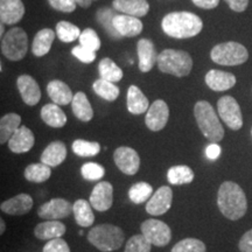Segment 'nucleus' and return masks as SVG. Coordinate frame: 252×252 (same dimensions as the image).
I'll use <instances>...</instances> for the list:
<instances>
[{
	"label": "nucleus",
	"instance_id": "obj_1",
	"mask_svg": "<svg viewBox=\"0 0 252 252\" xmlns=\"http://www.w3.org/2000/svg\"><path fill=\"white\" fill-rule=\"evenodd\" d=\"M217 206L226 219L237 220L247 214L248 200L242 187L232 181H225L219 188Z\"/></svg>",
	"mask_w": 252,
	"mask_h": 252
},
{
	"label": "nucleus",
	"instance_id": "obj_2",
	"mask_svg": "<svg viewBox=\"0 0 252 252\" xmlns=\"http://www.w3.org/2000/svg\"><path fill=\"white\" fill-rule=\"evenodd\" d=\"M161 28L168 36L175 39H188L196 36L203 28L198 15L191 12H172L161 21Z\"/></svg>",
	"mask_w": 252,
	"mask_h": 252
},
{
	"label": "nucleus",
	"instance_id": "obj_3",
	"mask_svg": "<svg viewBox=\"0 0 252 252\" xmlns=\"http://www.w3.org/2000/svg\"><path fill=\"white\" fill-rule=\"evenodd\" d=\"M194 116L197 126L208 140L219 143L224 137V130L220 124L219 116L207 100H200L194 106Z\"/></svg>",
	"mask_w": 252,
	"mask_h": 252
},
{
	"label": "nucleus",
	"instance_id": "obj_4",
	"mask_svg": "<svg viewBox=\"0 0 252 252\" xmlns=\"http://www.w3.org/2000/svg\"><path fill=\"white\" fill-rule=\"evenodd\" d=\"M89 243L102 252H112L122 248L125 234L117 225L103 223L94 226L87 236Z\"/></svg>",
	"mask_w": 252,
	"mask_h": 252
},
{
	"label": "nucleus",
	"instance_id": "obj_5",
	"mask_svg": "<svg viewBox=\"0 0 252 252\" xmlns=\"http://www.w3.org/2000/svg\"><path fill=\"white\" fill-rule=\"evenodd\" d=\"M158 67L165 74L176 77H185L190 74L193 60L187 52L165 49L158 55Z\"/></svg>",
	"mask_w": 252,
	"mask_h": 252
},
{
	"label": "nucleus",
	"instance_id": "obj_6",
	"mask_svg": "<svg viewBox=\"0 0 252 252\" xmlns=\"http://www.w3.org/2000/svg\"><path fill=\"white\" fill-rule=\"evenodd\" d=\"M28 37L23 28L13 27L1 39V53L11 61H20L27 54Z\"/></svg>",
	"mask_w": 252,
	"mask_h": 252
},
{
	"label": "nucleus",
	"instance_id": "obj_7",
	"mask_svg": "<svg viewBox=\"0 0 252 252\" xmlns=\"http://www.w3.org/2000/svg\"><path fill=\"white\" fill-rule=\"evenodd\" d=\"M210 58L220 65H238L248 61L249 53L243 45L230 41L214 47L210 53Z\"/></svg>",
	"mask_w": 252,
	"mask_h": 252
},
{
	"label": "nucleus",
	"instance_id": "obj_8",
	"mask_svg": "<svg viewBox=\"0 0 252 252\" xmlns=\"http://www.w3.org/2000/svg\"><path fill=\"white\" fill-rule=\"evenodd\" d=\"M141 234L156 247H166L172 239V230L162 220L150 219L141 223Z\"/></svg>",
	"mask_w": 252,
	"mask_h": 252
},
{
	"label": "nucleus",
	"instance_id": "obj_9",
	"mask_svg": "<svg viewBox=\"0 0 252 252\" xmlns=\"http://www.w3.org/2000/svg\"><path fill=\"white\" fill-rule=\"evenodd\" d=\"M220 117L231 130L238 131L243 126V116L237 100L231 96L220 97L217 102Z\"/></svg>",
	"mask_w": 252,
	"mask_h": 252
},
{
	"label": "nucleus",
	"instance_id": "obj_10",
	"mask_svg": "<svg viewBox=\"0 0 252 252\" xmlns=\"http://www.w3.org/2000/svg\"><path fill=\"white\" fill-rule=\"evenodd\" d=\"M72 213V204L65 198H52L37 209V216L46 220H59Z\"/></svg>",
	"mask_w": 252,
	"mask_h": 252
},
{
	"label": "nucleus",
	"instance_id": "obj_11",
	"mask_svg": "<svg viewBox=\"0 0 252 252\" xmlns=\"http://www.w3.org/2000/svg\"><path fill=\"white\" fill-rule=\"evenodd\" d=\"M113 160L119 171L126 175H135L139 171L140 158L137 151L127 146L118 147L113 153Z\"/></svg>",
	"mask_w": 252,
	"mask_h": 252
},
{
	"label": "nucleus",
	"instance_id": "obj_12",
	"mask_svg": "<svg viewBox=\"0 0 252 252\" xmlns=\"http://www.w3.org/2000/svg\"><path fill=\"white\" fill-rule=\"evenodd\" d=\"M169 118V108L167 103L162 99H158L150 105L147 110L146 117H145V124L151 131L158 132L161 131L167 125Z\"/></svg>",
	"mask_w": 252,
	"mask_h": 252
},
{
	"label": "nucleus",
	"instance_id": "obj_13",
	"mask_svg": "<svg viewBox=\"0 0 252 252\" xmlns=\"http://www.w3.org/2000/svg\"><path fill=\"white\" fill-rule=\"evenodd\" d=\"M173 201V191L168 186H162L152 195V197L147 201L146 212L150 215L160 216L163 215L171 209Z\"/></svg>",
	"mask_w": 252,
	"mask_h": 252
},
{
	"label": "nucleus",
	"instance_id": "obj_14",
	"mask_svg": "<svg viewBox=\"0 0 252 252\" xmlns=\"http://www.w3.org/2000/svg\"><path fill=\"white\" fill-rule=\"evenodd\" d=\"M89 202L97 212H106L113 204V187L108 181H100L91 191Z\"/></svg>",
	"mask_w": 252,
	"mask_h": 252
},
{
	"label": "nucleus",
	"instance_id": "obj_15",
	"mask_svg": "<svg viewBox=\"0 0 252 252\" xmlns=\"http://www.w3.org/2000/svg\"><path fill=\"white\" fill-rule=\"evenodd\" d=\"M17 87L21 98L27 105H36L41 99V90L37 82L30 75H21L17 80Z\"/></svg>",
	"mask_w": 252,
	"mask_h": 252
},
{
	"label": "nucleus",
	"instance_id": "obj_16",
	"mask_svg": "<svg viewBox=\"0 0 252 252\" xmlns=\"http://www.w3.org/2000/svg\"><path fill=\"white\" fill-rule=\"evenodd\" d=\"M113 27L121 36L133 37L139 35L143 32V23L139 18L131 17V15H115L113 18Z\"/></svg>",
	"mask_w": 252,
	"mask_h": 252
},
{
	"label": "nucleus",
	"instance_id": "obj_17",
	"mask_svg": "<svg viewBox=\"0 0 252 252\" xmlns=\"http://www.w3.org/2000/svg\"><path fill=\"white\" fill-rule=\"evenodd\" d=\"M34 143H35V138L32 130L27 126H20L15 133L12 135L11 139L8 140V149L13 153L21 154L26 153L28 151L33 149Z\"/></svg>",
	"mask_w": 252,
	"mask_h": 252
},
{
	"label": "nucleus",
	"instance_id": "obj_18",
	"mask_svg": "<svg viewBox=\"0 0 252 252\" xmlns=\"http://www.w3.org/2000/svg\"><path fill=\"white\" fill-rule=\"evenodd\" d=\"M33 208V197L30 194H18L17 196L4 201L0 206L1 212L8 215H25Z\"/></svg>",
	"mask_w": 252,
	"mask_h": 252
},
{
	"label": "nucleus",
	"instance_id": "obj_19",
	"mask_svg": "<svg viewBox=\"0 0 252 252\" xmlns=\"http://www.w3.org/2000/svg\"><path fill=\"white\" fill-rule=\"evenodd\" d=\"M25 14V6L21 0H0V20L5 25H14Z\"/></svg>",
	"mask_w": 252,
	"mask_h": 252
},
{
	"label": "nucleus",
	"instance_id": "obj_20",
	"mask_svg": "<svg viewBox=\"0 0 252 252\" xmlns=\"http://www.w3.org/2000/svg\"><path fill=\"white\" fill-rule=\"evenodd\" d=\"M138 59H139L140 71L147 72L158 63V54L153 42L150 39H141L137 43Z\"/></svg>",
	"mask_w": 252,
	"mask_h": 252
},
{
	"label": "nucleus",
	"instance_id": "obj_21",
	"mask_svg": "<svg viewBox=\"0 0 252 252\" xmlns=\"http://www.w3.org/2000/svg\"><path fill=\"white\" fill-rule=\"evenodd\" d=\"M206 83L214 91H225L236 84V77L231 72L212 69L207 72Z\"/></svg>",
	"mask_w": 252,
	"mask_h": 252
},
{
	"label": "nucleus",
	"instance_id": "obj_22",
	"mask_svg": "<svg viewBox=\"0 0 252 252\" xmlns=\"http://www.w3.org/2000/svg\"><path fill=\"white\" fill-rule=\"evenodd\" d=\"M112 6L116 11L135 18L145 17L150 11L147 0H113Z\"/></svg>",
	"mask_w": 252,
	"mask_h": 252
},
{
	"label": "nucleus",
	"instance_id": "obj_23",
	"mask_svg": "<svg viewBox=\"0 0 252 252\" xmlns=\"http://www.w3.org/2000/svg\"><path fill=\"white\" fill-rule=\"evenodd\" d=\"M67 231V228L60 220H46L39 223L34 228V236L41 241H50V239L61 238Z\"/></svg>",
	"mask_w": 252,
	"mask_h": 252
},
{
	"label": "nucleus",
	"instance_id": "obj_24",
	"mask_svg": "<svg viewBox=\"0 0 252 252\" xmlns=\"http://www.w3.org/2000/svg\"><path fill=\"white\" fill-rule=\"evenodd\" d=\"M67 158V147L62 141H53L41 154V162L49 167H58Z\"/></svg>",
	"mask_w": 252,
	"mask_h": 252
},
{
	"label": "nucleus",
	"instance_id": "obj_25",
	"mask_svg": "<svg viewBox=\"0 0 252 252\" xmlns=\"http://www.w3.org/2000/svg\"><path fill=\"white\" fill-rule=\"evenodd\" d=\"M47 93H48L52 102L58 104V105H68L74 98L70 88L64 82L60 80L50 81L47 86Z\"/></svg>",
	"mask_w": 252,
	"mask_h": 252
},
{
	"label": "nucleus",
	"instance_id": "obj_26",
	"mask_svg": "<svg viewBox=\"0 0 252 252\" xmlns=\"http://www.w3.org/2000/svg\"><path fill=\"white\" fill-rule=\"evenodd\" d=\"M126 103H127L128 112H131L132 115H141L150 109L149 99L137 86L128 88Z\"/></svg>",
	"mask_w": 252,
	"mask_h": 252
},
{
	"label": "nucleus",
	"instance_id": "obj_27",
	"mask_svg": "<svg viewBox=\"0 0 252 252\" xmlns=\"http://www.w3.org/2000/svg\"><path fill=\"white\" fill-rule=\"evenodd\" d=\"M41 118L50 127L61 128L67 124V116L62 111L60 105L55 103L46 104L41 109Z\"/></svg>",
	"mask_w": 252,
	"mask_h": 252
},
{
	"label": "nucleus",
	"instance_id": "obj_28",
	"mask_svg": "<svg viewBox=\"0 0 252 252\" xmlns=\"http://www.w3.org/2000/svg\"><path fill=\"white\" fill-rule=\"evenodd\" d=\"M54 39L55 33L50 28H43V30L39 31L36 35L34 36L33 45H32V53L37 58L48 54L53 42H54Z\"/></svg>",
	"mask_w": 252,
	"mask_h": 252
},
{
	"label": "nucleus",
	"instance_id": "obj_29",
	"mask_svg": "<svg viewBox=\"0 0 252 252\" xmlns=\"http://www.w3.org/2000/svg\"><path fill=\"white\" fill-rule=\"evenodd\" d=\"M91 203L89 201L80 198V200L75 201L72 204V214H74L75 220L80 226L83 228H89L90 225L94 224V215L91 209Z\"/></svg>",
	"mask_w": 252,
	"mask_h": 252
},
{
	"label": "nucleus",
	"instance_id": "obj_30",
	"mask_svg": "<svg viewBox=\"0 0 252 252\" xmlns=\"http://www.w3.org/2000/svg\"><path fill=\"white\" fill-rule=\"evenodd\" d=\"M71 108L75 117L82 122H90L94 118L93 106H91L87 94L82 91H78L74 94Z\"/></svg>",
	"mask_w": 252,
	"mask_h": 252
},
{
	"label": "nucleus",
	"instance_id": "obj_31",
	"mask_svg": "<svg viewBox=\"0 0 252 252\" xmlns=\"http://www.w3.org/2000/svg\"><path fill=\"white\" fill-rule=\"evenodd\" d=\"M21 117L18 113H7L0 119V144L8 143L15 131L20 127Z\"/></svg>",
	"mask_w": 252,
	"mask_h": 252
},
{
	"label": "nucleus",
	"instance_id": "obj_32",
	"mask_svg": "<svg viewBox=\"0 0 252 252\" xmlns=\"http://www.w3.org/2000/svg\"><path fill=\"white\" fill-rule=\"evenodd\" d=\"M194 172L190 167L186 165L173 166L167 172V181L171 185L182 186L193 182Z\"/></svg>",
	"mask_w": 252,
	"mask_h": 252
},
{
	"label": "nucleus",
	"instance_id": "obj_33",
	"mask_svg": "<svg viewBox=\"0 0 252 252\" xmlns=\"http://www.w3.org/2000/svg\"><path fill=\"white\" fill-rule=\"evenodd\" d=\"M52 167L45 165L43 162L32 163L25 168L24 176L27 181L34 184H42L52 176Z\"/></svg>",
	"mask_w": 252,
	"mask_h": 252
},
{
	"label": "nucleus",
	"instance_id": "obj_34",
	"mask_svg": "<svg viewBox=\"0 0 252 252\" xmlns=\"http://www.w3.org/2000/svg\"><path fill=\"white\" fill-rule=\"evenodd\" d=\"M98 70L100 74V78L112 82V83H117V82L121 81L123 76H124L122 69L109 58L103 59L102 61L99 62Z\"/></svg>",
	"mask_w": 252,
	"mask_h": 252
},
{
	"label": "nucleus",
	"instance_id": "obj_35",
	"mask_svg": "<svg viewBox=\"0 0 252 252\" xmlns=\"http://www.w3.org/2000/svg\"><path fill=\"white\" fill-rule=\"evenodd\" d=\"M93 89L99 97L108 102H113L119 96V88L112 82L103 80V78H98L94 82Z\"/></svg>",
	"mask_w": 252,
	"mask_h": 252
},
{
	"label": "nucleus",
	"instance_id": "obj_36",
	"mask_svg": "<svg viewBox=\"0 0 252 252\" xmlns=\"http://www.w3.org/2000/svg\"><path fill=\"white\" fill-rule=\"evenodd\" d=\"M153 195V187L147 182L140 181L132 185L128 189V197L134 204H141L149 201Z\"/></svg>",
	"mask_w": 252,
	"mask_h": 252
},
{
	"label": "nucleus",
	"instance_id": "obj_37",
	"mask_svg": "<svg viewBox=\"0 0 252 252\" xmlns=\"http://www.w3.org/2000/svg\"><path fill=\"white\" fill-rule=\"evenodd\" d=\"M82 32L77 26L74 24L69 23V21H60L56 25V35L62 42H72L76 39H80Z\"/></svg>",
	"mask_w": 252,
	"mask_h": 252
},
{
	"label": "nucleus",
	"instance_id": "obj_38",
	"mask_svg": "<svg viewBox=\"0 0 252 252\" xmlns=\"http://www.w3.org/2000/svg\"><path fill=\"white\" fill-rule=\"evenodd\" d=\"M72 152L82 158L94 157L100 152V145L96 141L76 139L71 145Z\"/></svg>",
	"mask_w": 252,
	"mask_h": 252
},
{
	"label": "nucleus",
	"instance_id": "obj_39",
	"mask_svg": "<svg viewBox=\"0 0 252 252\" xmlns=\"http://www.w3.org/2000/svg\"><path fill=\"white\" fill-rule=\"evenodd\" d=\"M207 248L202 241L196 238H185L173 247L171 252H206Z\"/></svg>",
	"mask_w": 252,
	"mask_h": 252
},
{
	"label": "nucleus",
	"instance_id": "obj_40",
	"mask_svg": "<svg viewBox=\"0 0 252 252\" xmlns=\"http://www.w3.org/2000/svg\"><path fill=\"white\" fill-rule=\"evenodd\" d=\"M152 244L145 238L143 234L134 235L126 242L124 252H151Z\"/></svg>",
	"mask_w": 252,
	"mask_h": 252
},
{
	"label": "nucleus",
	"instance_id": "obj_41",
	"mask_svg": "<svg viewBox=\"0 0 252 252\" xmlns=\"http://www.w3.org/2000/svg\"><path fill=\"white\" fill-rule=\"evenodd\" d=\"M81 174L88 181H98L105 175V168L96 162H87L82 166Z\"/></svg>",
	"mask_w": 252,
	"mask_h": 252
},
{
	"label": "nucleus",
	"instance_id": "obj_42",
	"mask_svg": "<svg viewBox=\"0 0 252 252\" xmlns=\"http://www.w3.org/2000/svg\"><path fill=\"white\" fill-rule=\"evenodd\" d=\"M80 45L96 53L100 48V40L93 28H87L81 33Z\"/></svg>",
	"mask_w": 252,
	"mask_h": 252
},
{
	"label": "nucleus",
	"instance_id": "obj_43",
	"mask_svg": "<svg viewBox=\"0 0 252 252\" xmlns=\"http://www.w3.org/2000/svg\"><path fill=\"white\" fill-rule=\"evenodd\" d=\"M71 54L83 63H91L96 60V53L83 46H76L71 49Z\"/></svg>",
	"mask_w": 252,
	"mask_h": 252
},
{
	"label": "nucleus",
	"instance_id": "obj_44",
	"mask_svg": "<svg viewBox=\"0 0 252 252\" xmlns=\"http://www.w3.org/2000/svg\"><path fill=\"white\" fill-rule=\"evenodd\" d=\"M42 252H70V248L67 242L61 237L48 241V243H46L43 247Z\"/></svg>",
	"mask_w": 252,
	"mask_h": 252
},
{
	"label": "nucleus",
	"instance_id": "obj_45",
	"mask_svg": "<svg viewBox=\"0 0 252 252\" xmlns=\"http://www.w3.org/2000/svg\"><path fill=\"white\" fill-rule=\"evenodd\" d=\"M48 4L52 6V8L63 13H71L77 6L75 0H48Z\"/></svg>",
	"mask_w": 252,
	"mask_h": 252
},
{
	"label": "nucleus",
	"instance_id": "obj_46",
	"mask_svg": "<svg viewBox=\"0 0 252 252\" xmlns=\"http://www.w3.org/2000/svg\"><path fill=\"white\" fill-rule=\"evenodd\" d=\"M110 15H112V12L110 11V9H102V11L98 12V14H97V17L99 18L100 23H102L104 26H105V28H109L110 33L111 34H117V35H119V34L116 32L115 27H113V19H111V20H109V17Z\"/></svg>",
	"mask_w": 252,
	"mask_h": 252
},
{
	"label": "nucleus",
	"instance_id": "obj_47",
	"mask_svg": "<svg viewBox=\"0 0 252 252\" xmlns=\"http://www.w3.org/2000/svg\"><path fill=\"white\" fill-rule=\"evenodd\" d=\"M238 248L241 252H252V229L245 232L239 239Z\"/></svg>",
	"mask_w": 252,
	"mask_h": 252
},
{
	"label": "nucleus",
	"instance_id": "obj_48",
	"mask_svg": "<svg viewBox=\"0 0 252 252\" xmlns=\"http://www.w3.org/2000/svg\"><path fill=\"white\" fill-rule=\"evenodd\" d=\"M224 1L232 11L238 12V13L244 12L249 5V0H224Z\"/></svg>",
	"mask_w": 252,
	"mask_h": 252
},
{
	"label": "nucleus",
	"instance_id": "obj_49",
	"mask_svg": "<svg viewBox=\"0 0 252 252\" xmlns=\"http://www.w3.org/2000/svg\"><path fill=\"white\" fill-rule=\"evenodd\" d=\"M220 153H222V149L217 143L210 144L206 149V156L210 160H216L220 156Z\"/></svg>",
	"mask_w": 252,
	"mask_h": 252
},
{
	"label": "nucleus",
	"instance_id": "obj_50",
	"mask_svg": "<svg viewBox=\"0 0 252 252\" xmlns=\"http://www.w3.org/2000/svg\"><path fill=\"white\" fill-rule=\"evenodd\" d=\"M197 7L204 9H213L219 6L220 0H191Z\"/></svg>",
	"mask_w": 252,
	"mask_h": 252
},
{
	"label": "nucleus",
	"instance_id": "obj_51",
	"mask_svg": "<svg viewBox=\"0 0 252 252\" xmlns=\"http://www.w3.org/2000/svg\"><path fill=\"white\" fill-rule=\"evenodd\" d=\"M78 6L83 8H88L91 5V0H75Z\"/></svg>",
	"mask_w": 252,
	"mask_h": 252
},
{
	"label": "nucleus",
	"instance_id": "obj_52",
	"mask_svg": "<svg viewBox=\"0 0 252 252\" xmlns=\"http://www.w3.org/2000/svg\"><path fill=\"white\" fill-rule=\"evenodd\" d=\"M5 229H6V224H5V220H0V234H4L5 232Z\"/></svg>",
	"mask_w": 252,
	"mask_h": 252
},
{
	"label": "nucleus",
	"instance_id": "obj_53",
	"mask_svg": "<svg viewBox=\"0 0 252 252\" xmlns=\"http://www.w3.org/2000/svg\"><path fill=\"white\" fill-rule=\"evenodd\" d=\"M4 25L1 23V26H0V34H1V36H4Z\"/></svg>",
	"mask_w": 252,
	"mask_h": 252
},
{
	"label": "nucleus",
	"instance_id": "obj_54",
	"mask_svg": "<svg viewBox=\"0 0 252 252\" xmlns=\"http://www.w3.org/2000/svg\"><path fill=\"white\" fill-rule=\"evenodd\" d=\"M251 134H252V130H251Z\"/></svg>",
	"mask_w": 252,
	"mask_h": 252
}]
</instances>
